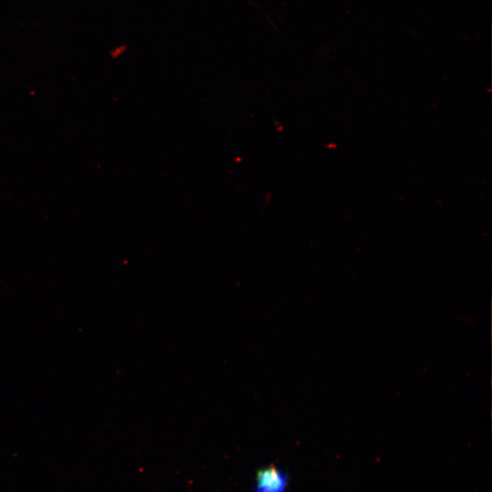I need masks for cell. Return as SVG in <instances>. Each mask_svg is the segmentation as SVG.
<instances>
[{
	"label": "cell",
	"mask_w": 492,
	"mask_h": 492,
	"mask_svg": "<svg viewBox=\"0 0 492 492\" xmlns=\"http://www.w3.org/2000/svg\"><path fill=\"white\" fill-rule=\"evenodd\" d=\"M288 484L287 475L274 466L258 470L255 479V492H285Z\"/></svg>",
	"instance_id": "obj_1"
}]
</instances>
